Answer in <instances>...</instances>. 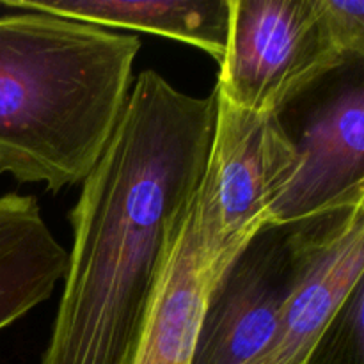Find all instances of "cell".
<instances>
[{
    "label": "cell",
    "mask_w": 364,
    "mask_h": 364,
    "mask_svg": "<svg viewBox=\"0 0 364 364\" xmlns=\"http://www.w3.org/2000/svg\"><path fill=\"white\" fill-rule=\"evenodd\" d=\"M215 117V92L139 75L70 212L73 245L39 364H130L167 245L205 180Z\"/></svg>",
    "instance_id": "1"
},
{
    "label": "cell",
    "mask_w": 364,
    "mask_h": 364,
    "mask_svg": "<svg viewBox=\"0 0 364 364\" xmlns=\"http://www.w3.org/2000/svg\"><path fill=\"white\" fill-rule=\"evenodd\" d=\"M137 36L38 11L0 16V174L59 192L95 169L121 119Z\"/></svg>",
    "instance_id": "2"
},
{
    "label": "cell",
    "mask_w": 364,
    "mask_h": 364,
    "mask_svg": "<svg viewBox=\"0 0 364 364\" xmlns=\"http://www.w3.org/2000/svg\"><path fill=\"white\" fill-rule=\"evenodd\" d=\"M364 55L363 0H228L213 91L255 116L284 109Z\"/></svg>",
    "instance_id": "3"
},
{
    "label": "cell",
    "mask_w": 364,
    "mask_h": 364,
    "mask_svg": "<svg viewBox=\"0 0 364 364\" xmlns=\"http://www.w3.org/2000/svg\"><path fill=\"white\" fill-rule=\"evenodd\" d=\"M215 100V134L198 212L206 247L230 267L267 226L270 206L294 173L297 151L281 116L244 112L217 92Z\"/></svg>",
    "instance_id": "4"
},
{
    "label": "cell",
    "mask_w": 364,
    "mask_h": 364,
    "mask_svg": "<svg viewBox=\"0 0 364 364\" xmlns=\"http://www.w3.org/2000/svg\"><path fill=\"white\" fill-rule=\"evenodd\" d=\"M294 287L269 343L247 364H311L363 283L364 203L288 226Z\"/></svg>",
    "instance_id": "5"
},
{
    "label": "cell",
    "mask_w": 364,
    "mask_h": 364,
    "mask_svg": "<svg viewBox=\"0 0 364 364\" xmlns=\"http://www.w3.org/2000/svg\"><path fill=\"white\" fill-rule=\"evenodd\" d=\"M295 267L287 228L265 226L213 284L191 364H247L269 343Z\"/></svg>",
    "instance_id": "6"
},
{
    "label": "cell",
    "mask_w": 364,
    "mask_h": 364,
    "mask_svg": "<svg viewBox=\"0 0 364 364\" xmlns=\"http://www.w3.org/2000/svg\"><path fill=\"white\" fill-rule=\"evenodd\" d=\"M297 162L267 226L288 228L364 203V89L348 82L308 117Z\"/></svg>",
    "instance_id": "7"
},
{
    "label": "cell",
    "mask_w": 364,
    "mask_h": 364,
    "mask_svg": "<svg viewBox=\"0 0 364 364\" xmlns=\"http://www.w3.org/2000/svg\"><path fill=\"white\" fill-rule=\"evenodd\" d=\"M226 269L203 240L196 196L167 245L130 364H191L206 301Z\"/></svg>",
    "instance_id": "8"
},
{
    "label": "cell",
    "mask_w": 364,
    "mask_h": 364,
    "mask_svg": "<svg viewBox=\"0 0 364 364\" xmlns=\"http://www.w3.org/2000/svg\"><path fill=\"white\" fill-rule=\"evenodd\" d=\"M103 28H128L176 39L220 63L228 39V0H0Z\"/></svg>",
    "instance_id": "9"
},
{
    "label": "cell",
    "mask_w": 364,
    "mask_h": 364,
    "mask_svg": "<svg viewBox=\"0 0 364 364\" xmlns=\"http://www.w3.org/2000/svg\"><path fill=\"white\" fill-rule=\"evenodd\" d=\"M66 265L36 198L0 196V331L48 301Z\"/></svg>",
    "instance_id": "10"
}]
</instances>
